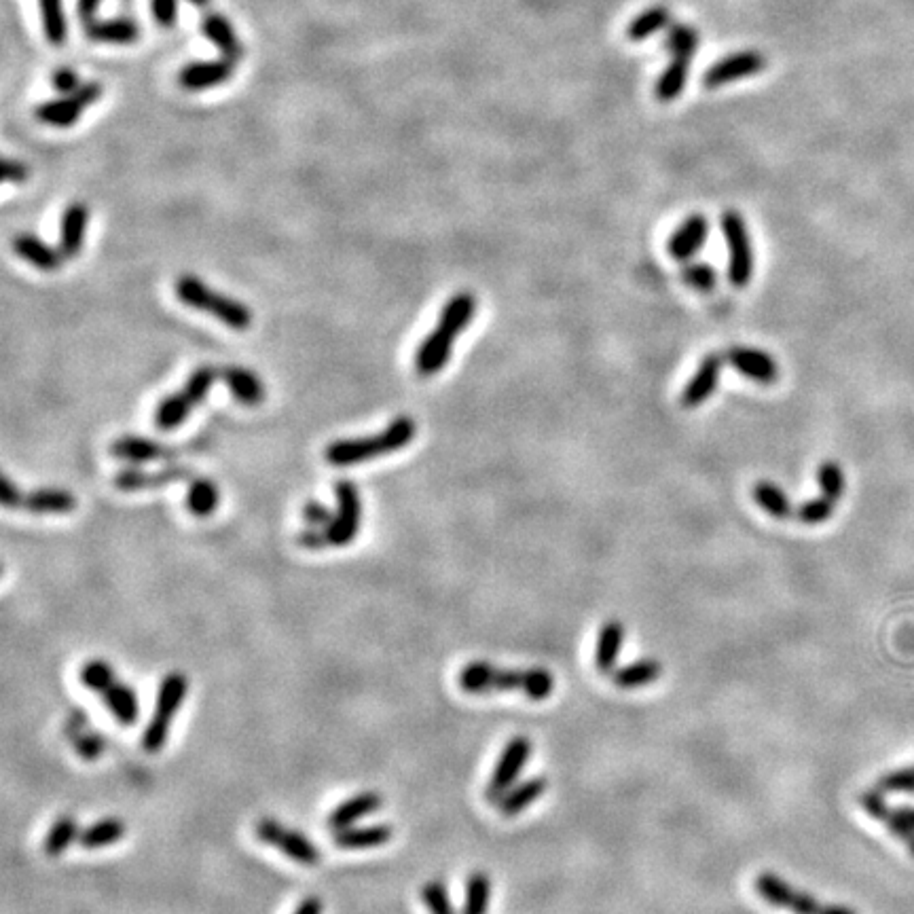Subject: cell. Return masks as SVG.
<instances>
[{
  "label": "cell",
  "mask_w": 914,
  "mask_h": 914,
  "mask_svg": "<svg viewBox=\"0 0 914 914\" xmlns=\"http://www.w3.org/2000/svg\"><path fill=\"white\" fill-rule=\"evenodd\" d=\"M98 694H100V699L106 703V707L111 709L115 720H119L123 726L136 724V720L140 716V705H138L136 692L130 686L115 678L108 682Z\"/></svg>",
  "instance_id": "29"
},
{
  "label": "cell",
  "mask_w": 914,
  "mask_h": 914,
  "mask_svg": "<svg viewBox=\"0 0 914 914\" xmlns=\"http://www.w3.org/2000/svg\"><path fill=\"white\" fill-rule=\"evenodd\" d=\"M189 3H191V5H195V7L206 9V7L210 5V0H189Z\"/></svg>",
  "instance_id": "56"
},
{
  "label": "cell",
  "mask_w": 914,
  "mask_h": 914,
  "mask_svg": "<svg viewBox=\"0 0 914 914\" xmlns=\"http://www.w3.org/2000/svg\"><path fill=\"white\" fill-rule=\"evenodd\" d=\"M151 13L161 28H172L178 17V0H151Z\"/></svg>",
  "instance_id": "48"
},
{
  "label": "cell",
  "mask_w": 914,
  "mask_h": 914,
  "mask_svg": "<svg viewBox=\"0 0 914 914\" xmlns=\"http://www.w3.org/2000/svg\"><path fill=\"white\" fill-rule=\"evenodd\" d=\"M720 373H722V358L718 354H707L703 362L699 364L697 373L690 377L686 383V388L680 396L682 405L686 409H697L701 407L705 400L714 396L718 383H720Z\"/></svg>",
  "instance_id": "19"
},
{
  "label": "cell",
  "mask_w": 914,
  "mask_h": 914,
  "mask_svg": "<svg viewBox=\"0 0 914 914\" xmlns=\"http://www.w3.org/2000/svg\"><path fill=\"white\" fill-rule=\"evenodd\" d=\"M457 684L468 694H489L502 690H519L527 699L544 701L553 694L555 680L553 673L534 667V669H500L485 661L468 663L460 675Z\"/></svg>",
  "instance_id": "2"
},
{
  "label": "cell",
  "mask_w": 914,
  "mask_h": 914,
  "mask_svg": "<svg viewBox=\"0 0 914 914\" xmlns=\"http://www.w3.org/2000/svg\"><path fill=\"white\" fill-rule=\"evenodd\" d=\"M115 678H117L115 669L108 665L104 658H91V661H87L79 671L81 684L94 692H100L108 682Z\"/></svg>",
  "instance_id": "42"
},
{
  "label": "cell",
  "mask_w": 914,
  "mask_h": 914,
  "mask_svg": "<svg viewBox=\"0 0 914 914\" xmlns=\"http://www.w3.org/2000/svg\"><path fill=\"white\" fill-rule=\"evenodd\" d=\"M834 500L826 498V496H821V498H813L809 502H804L798 510H796V519L804 525H821V523H826L828 519H832L834 515Z\"/></svg>",
  "instance_id": "45"
},
{
  "label": "cell",
  "mask_w": 914,
  "mask_h": 914,
  "mask_svg": "<svg viewBox=\"0 0 914 914\" xmlns=\"http://www.w3.org/2000/svg\"><path fill=\"white\" fill-rule=\"evenodd\" d=\"M3 178L5 182H26L28 180V166L17 159H5L3 163Z\"/></svg>",
  "instance_id": "53"
},
{
  "label": "cell",
  "mask_w": 914,
  "mask_h": 914,
  "mask_svg": "<svg viewBox=\"0 0 914 914\" xmlns=\"http://www.w3.org/2000/svg\"><path fill=\"white\" fill-rule=\"evenodd\" d=\"M102 94L104 89L100 83H83L77 91H72V94H64L62 98L39 104L34 115L45 125L66 130V127L75 125L87 108L100 100Z\"/></svg>",
  "instance_id": "9"
},
{
  "label": "cell",
  "mask_w": 914,
  "mask_h": 914,
  "mask_svg": "<svg viewBox=\"0 0 914 914\" xmlns=\"http://www.w3.org/2000/svg\"><path fill=\"white\" fill-rule=\"evenodd\" d=\"M766 68V58L758 51H739L735 56H728L714 66H709L703 75V85L707 89H718L733 81L754 77Z\"/></svg>",
  "instance_id": "13"
},
{
  "label": "cell",
  "mask_w": 914,
  "mask_h": 914,
  "mask_svg": "<svg viewBox=\"0 0 914 914\" xmlns=\"http://www.w3.org/2000/svg\"><path fill=\"white\" fill-rule=\"evenodd\" d=\"M876 790H881L883 794L914 792V766H906V769H898L883 775L879 783H876Z\"/></svg>",
  "instance_id": "47"
},
{
  "label": "cell",
  "mask_w": 914,
  "mask_h": 914,
  "mask_svg": "<svg viewBox=\"0 0 914 914\" xmlns=\"http://www.w3.org/2000/svg\"><path fill=\"white\" fill-rule=\"evenodd\" d=\"M754 889L766 904L790 910L792 914H857L849 906L819 902L815 895L792 887L783 876L773 872H760L754 881Z\"/></svg>",
  "instance_id": "6"
},
{
  "label": "cell",
  "mask_w": 914,
  "mask_h": 914,
  "mask_svg": "<svg viewBox=\"0 0 914 914\" xmlns=\"http://www.w3.org/2000/svg\"><path fill=\"white\" fill-rule=\"evenodd\" d=\"M0 500H3V506L5 508H24V500H26V493L17 487L9 477L3 479V487H0Z\"/></svg>",
  "instance_id": "51"
},
{
  "label": "cell",
  "mask_w": 914,
  "mask_h": 914,
  "mask_svg": "<svg viewBox=\"0 0 914 914\" xmlns=\"http://www.w3.org/2000/svg\"><path fill=\"white\" fill-rule=\"evenodd\" d=\"M79 834H81V830H79L75 817H70V815L58 817L51 824V828L43 840L45 855L60 857L72 845V840H79Z\"/></svg>",
  "instance_id": "36"
},
{
  "label": "cell",
  "mask_w": 914,
  "mask_h": 914,
  "mask_svg": "<svg viewBox=\"0 0 914 914\" xmlns=\"http://www.w3.org/2000/svg\"><path fill=\"white\" fill-rule=\"evenodd\" d=\"M235 72V62L218 58V60H201L191 62L178 72V85L187 91H204L231 81Z\"/></svg>",
  "instance_id": "17"
},
{
  "label": "cell",
  "mask_w": 914,
  "mask_h": 914,
  "mask_svg": "<svg viewBox=\"0 0 914 914\" xmlns=\"http://www.w3.org/2000/svg\"><path fill=\"white\" fill-rule=\"evenodd\" d=\"M41 17L47 41L56 47L64 45L68 36V24L62 0H41Z\"/></svg>",
  "instance_id": "40"
},
{
  "label": "cell",
  "mask_w": 914,
  "mask_h": 914,
  "mask_svg": "<svg viewBox=\"0 0 914 914\" xmlns=\"http://www.w3.org/2000/svg\"><path fill=\"white\" fill-rule=\"evenodd\" d=\"M417 434V426L413 417L398 415L392 419L390 426L375 434V436H362V438H345V441H335L326 447L324 457L326 462L337 468L356 466L371 462L379 455H388L394 451L405 449Z\"/></svg>",
  "instance_id": "3"
},
{
  "label": "cell",
  "mask_w": 914,
  "mask_h": 914,
  "mask_svg": "<svg viewBox=\"0 0 914 914\" xmlns=\"http://www.w3.org/2000/svg\"><path fill=\"white\" fill-rule=\"evenodd\" d=\"M111 453L117 460L130 462L134 466L161 462V460H174L176 449L170 445H163L159 441H151L144 436H121L111 445Z\"/></svg>",
  "instance_id": "18"
},
{
  "label": "cell",
  "mask_w": 914,
  "mask_h": 914,
  "mask_svg": "<svg viewBox=\"0 0 914 914\" xmlns=\"http://www.w3.org/2000/svg\"><path fill=\"white\" fill-rule=\"evenodd\" d=\"M102 5V0H77V11H79V17H81V22L87 24L91 20H96V13Z\"/></svg>",
  "instance_id": "54"
},
{
  "label": "cell",
  "mask_w": 914,
  "mask_h": 914,
  "mask_svg": "<svg viewBox=\"0 0 914 914\" xmlns=\"http://www.w3.org/2000/svg\"><path fill=\"white\" fill-rule=\"evenodd\" d=\"M394 838V828L388 824H373V826H350L337 830L333 834V843L337 849L343 851H362V849H375L390 843Z\"/></svg>",
  "instance_id": "26"
},
{
  "label": "cell",
  "mask_w": 914,
  "mask_h": 914,
  "mask_svg": "<svg viewBox=\"0 0 914 914\" xmlns=\"http://www.w3.org/2000/svg\"><path fill=\"white\" fill-rule=\"evenodd\" d=\"M335 498H337V513L333 523L324 527L328 546H347L352 544L360 534L362 523V502L360 491L352 481H339L335 485Z\"/></svg>",
  "instance_id": "10"
},
{
  "label": "cell",
  "mask_w": 914,
  "mask_h": 914,
  "mask_svg": "<svg viewBox=\"0 0 914 914\" xmlns=\"http://www.w3.org/2000/svg\"><path fill=\"white\" fill-rule=\"evenodd\" d=\"M221 379L225 381V386L229 388L231 396L246 407L261 405L267 396L265 383L261 381V377L257 373L250 369L235 367L233 364V367L221 369Z\"/></svg>",
  "instance_id": "25"
},
{
  "label": "cell",
  "mask_w": 914,
  "mask_h": 914,
  "mask_svg": "<svg viewBox=\"0 0 914 914\" xmlns=\"http://www.w3.org/2000/svg\"><path fill=\"white\" fill-rule=\"evenodd\" d=\"M726 360L733 364L743 377L756 383H764V386H771V383L779 379V364L775 362V358L769 352L756 350V347H730L726 352Z\"/></svg>",
  "instance_id": "16"
},
{
  "label": "cell",
  "mask_w": 914,
  "mask_h": 914,
  "mask_svg": "<svg viewBox=\"0 0 914 914\" xmlns=\"http://www.w3.org/2000/svg\"><path fill=\"white\" fill-rule=\"evenodd\" d=\"M699 32L686 26V24H678V26H673L667 34V41H665V47L673 53V58H684V60H690L694 53H697L699 49Z\"/></svg>",
  "instance_id": "41"
},
{
  "label": "cell",
  "mask_w": 914,
  "mask_h": 914,
  "mask_svg": "<svg viewBox=\"0 0 914 914\" xmlns=\"http://www.w3.org/2000/svg\"><path fill=\"white\" fill-rule=\"evenodd\" d=\"M381 807H383V796L379 792H360L352 798H347L345 802H341L339 807H335L331 811V815H328L326 824L333 832L350 828L356 824V821L379 811Z\"/></svg>",
  "instance_id": "24"
},
{
  "label": "cell",
  "mask_w": 914,
  "mask_h": 914,
  "mask_svg": "<svg viewBox=\"0 0 914 914\" xmlns=\"http://www.w3.org/2000/svg\"><path fill=\"white\" fill-rule=\"evenodd\" d=\"M193 470L187 466L168 464L159 470H140V468H125L115 474V487L121 491H142V489H155L163 485H172L180 481H193Z\"/></svg>",
  "instance_id": "14"
},
{
  "label": "cell",
  "mask_w": 914,
  "mask_h": 914,
  "mask_svg": "<svg viewBox=\"0 0 914 914\" xmlns=\"http://www.w3.org/2000/svg\"><path fill=\"white\" fill-rule=\"evenodd\" d=\"M625 639V625L620 620H608L601 627L597 637V650H595V667L599 673H614L618 652L623 648Z\"/></svg>",
  "instance_id": "30"
},
{
  "label": "cell",
  "mask_w": 914,
  "mask_h": 914,
  "mask_svg": "<svg viewBox=\"0 0 914 914\" xmlns=\"http://www.w3.org/2000/svg\"><path fill=\"white\" fill-rule=\"evenodd\" d=\"M254 834H257L261 843L276 847L278 851H282L290 859H295V862L301 866H316L322 857L320 849L307 836L282 826L280 821L271 819V817L261 819L259 824L254 826Z\"/></svg>",
  "instance_id": "11"
},
{
  "label": "cell",
  "mask_w": 914,
  "mask_h": 914,
  "mask_svg": "<svg viewBox=\"0 0 914 914\" xmlns=\"http://www.w3.org/2000/svg\"><path fill=\"white\" fill-rule=\"evenodd\" d=\"M663 675V665L656 661V658H642V661H635L623 669H618L612 673V682L618 688H642L652 682H656Z\"/></svg>",
  "instance_id": "32"
},
{
  "label": "cell",
  "mask_w": 914,
  "mask_h": 914,
  "mask_svg": "<svg viewBox=\"0 0 914 914\" xmlns=\"http://www.w3.org/2000/svg\"><path fill=\"white\" fill-rule=\"evenodd\" d=\"M682 278L690 288L699 290V292H714V288L718 284L716 269L705 263L686 265L682 271Z\"/></svg>",
  "instance_id": "46"
},
{
  "label": "cell",
  "mask_w": 914,
  "mask_h": 914,
  "mask_svg": "<svg viewBox=\"0 0 914 914\" xmlns=\"http://www.w3.org/2000/svg\"><path fill=\"white\" fill-rule=\"evenodd\" d=\"M419 895H422V900L424 904L428 906L430 914H455V908L449 900V891H447V885L443 881H428L422 891H419Z\"/></svg>",
  "instance_id": "44"
},
{
  "label": "cell",
  "mask_w": 914,
  "mask_h": 914,
  "mask_svg": "<svg viewBox=\"0 0 914 914\" xmlns=\"http://www.w3.org/2000/svg\"><path fill=\"white\" fill-rule=\"evenodd\" d=\"M322 912H324V902L318 898V895H309V898L299 902V906L292 914H322Z\"/></svg>",
  "instance_id": "55"
},
{
  "label": "cell",
  "mask_w": 914,
  "mask_h": 914,
  "mask_svg": "<svg viewBox=\"0 0 914 914\" xmlns=\"http://www.w3.org/2000/svg\"><path fill=\"white\" fill-rule=\"evenodd\" d=\"M189 692V680L185 673L172 671L159 684L157 692V705H155V714L151 722L146 724L144 735H142V749L149 754H157L163 749L170 735V726L174 722V716L178 707L185 701Z\"/></svg>",
  "instance_id": "7"
},
{
  "label": "cell",
  "mask_w": 914,
  "mask_h": 914,
  "mask_svg": "<svg viewBox=\"0 0 914 914\" xmlns=\"http://www.w3.org/2000/svg\"><path fill=\"white\" fill-rule=\"evenodd\" d=\"M297 542L305 548H309V551H322V548L328 546V538H326V532L322 527H309L305 529V532H301L297 536Z\"/></svg>",
  "instance_id": "52"
},
{
  "label": "cell",
  "mask_w": 914,
  "mask_h": 914,
  "mask_svg": "<svg viewBox=\"0 0 914 914\" xmlns=\"http://www.w3.org/2000/svg\"><path fill=\"white\" fill-rule=\"evenodd\" d=\"M883 796L885 794L881 790H870V792H864L862 796H859V804H862V809L872 819L883 821V824L887 826V830L895 838H900L902 843L906 845V849L910 851V855L914 857V826L904 817L902 809H891Z\"/></svg>",
  "instance_id": "15"
},
{
  "label": "cell",
  "mask_w": 914,
  "mask_h": 914,
  "mask_svg": "<svg viewBox=\"0 0 914 914\" xmlns=\"http://www.w3.org/2000/svg\"><path fill=\"white\" fill-rule=\"evenodd\" d=\"M548 790V779L546 777H529L523 783L515 785L500 802L498 807L504 817H517L521 811H525Z\"/></svg>",
  "instance_id": "31"
},
{
  "label": "cell",
  "mask_w": 914,
  "mask_h": 914,
  "mask_svg": "<svg viewBox=\"0 0 914 914\" xmlns=\"http://www.w3.org/2000/svg\"><path fill=\"white\" fill-rule=\"evenodd\" d=\"M709 235V223L703 214H690L669 237V257L673 261H688L697 254Z\"/></svg>",
  "instance_id": "20"
},
{
  "label": "cell",
  "mask_w": 914,
  "mask_h": 914,
  "mask_svg": "<svg viewBox=\"0 0 914 914\" xmlns=\"http://www.w3.org/2000/svg\"><path fill=\"white\" fill-rule=\"evenodd\" d=\"M85 26L87 39L104 45H132L138 41L140 28L127 17H113V20H91Z\"/></svg>",
  "instance_id": "27"
},
{
  "label": "cell",
  "mask_w": 914,
  "mask_h": 914,
  "mask_svg": "<svg viewBox=\"0 0 914 914\" xmlns=\"http://www.w3.org/2000/svg\"><path fill=\"white\" fill-rule=\"evenodd\" d=\"M754 500L756 504L775 519H788L792 515L790 498L785 496L783 489L771 481H760L754 487Z\"/></svg>",
  "instance_id": "37"
},
{
  "label": "cell",
  "mask_w": 914,
  "mask_h": 914,
  "mask_svg": "<svg viewBox=\"0 0 914 914\" xmlns=\"http://www.w3.org/2000/svg\"><path fill=\"white\" fill-rule=\"evenodd\" d=\"M491 900V879L485 872H472L466 881L462 914H487Z\"/></svg>",
  "instance_id": "39"
},
{
  "label": "cell",
  "mask_w": 914,
  "mask_h": 914,
  "mask_svg": "<svg viewBox=\"0 0 914 914\" xmlns=\"http://www.w3.org/2000/svg\"><path fill=\"white\" fill-rule=\"evenodd\" d=\"M688 62L684 58H673V62L665 68V72L658 77L654 85V96L658 102H673L682 96V91L688 81Z\"/></svg>",
  "instance_id": "35"
},
{
  "label": "cell",
  "mask_w": 914,
  "mask_h": 914,
  "mask_svg": "<svg viewBox=\"0 0 914 914\" xmlns=\"http://www.w3.org/2000/svg\"><path fill=\"white\" fill-rule=\"evenodd\" d=\"M218 502H221V493H218V487L214 481L204 479V477L191 481L185 504L193 517H199V519L212 517L218 508Z\"/></svg>",
  "instance_id": "33"
},
{
  "label": "cell",
  "mask_w": 914,
  "mask_h": 914,
  "mask_svg": "<svg viewBox=\"0 0 914 914\" xmlns=\"http://www.w3.org/2000/svg\"><path fill=\"white\" fill-rule=\"evenodd\" d=\"M125 821L117 817H104L96 824L87 826L79 834V843L85 849H102L108 845H115L125 836Z\"/></svg>",
  "instance_id": "34"
},
{
  "label": "cell",
  "mask_w": 914,
  "mask_h": 914,
  "mask_svg": "<svg viewBox=\"0 0 914 914\" xmlns=\"http://www.w3.org/2000/svg\"><path fill=\"white\" fill-rule=\"evenodd\" d=\"M51 85L56 87L60 94H72V91H77L83 83L79 81V75L75 70H70V68H60L53 72V77H51Z\"/></svg>",
  "instance_id": "50"
},
{
  "label": "cell",
  "mask_w": 914,
  "mask_h": 914,
  "mask_svg": "<svg viewBox=\"0 0 914 914\" xmlns=\"http://www.w3.org/2000/svg\"><path fill=\"white\" fill-rule=\"evenodd\" d=\"M89 225V208L83 204V201H75L70 204L64 214H62V223H60V250L66 259H77L83 244H85V233Z\"/></svg>",
  "instance_id": "22"
},
{
  "label": "cell",
  "mask_w": 914,
  "mask_h": 914,
  "mask_svg": "<svg viewBox=\"0 0 914 914\" xmlns=\"http://www.w3.org/2000/svg\"><path fill=\"white\" fill-rule=\"evenodd\" d=\"M174 290L178 301L197 309V312L214 316L225 326L233 328V331H248L252 326V312L242 301L227 297L223 292H216L197 276H189V273L180 276Z\"/></svg>",
  "instance_id": "4"
},
{
  "label": "cell",
  "mask_w": 914,
  "mask_h": 914,
  "mask_svg": "<svg viewBox=\"0 0 914 914\" xmlns=\"http://www.w3.org/2000/svg\"><path fill=\"white\" fill-rule=\"evenodd\" d=\"M669 17L671 15L665 7H652L644 13H639L627 28V39L633 43H642V41L650 39V36L656 34L658 30L667 28Z\"/></svg>",
  "instance_id": "38"
},
{
  "label": "cell",
  "mask_w": 914,
  "mask_h": 914,
  "mask_svg": "<svg viewBox=\"0 0 914 914\" xmlns=\"http://www.w3.org/2000/svg\"><path fill=\"white\" fill-rule=\"evenodd\" d=\"M817 483L824 491V496L830 500H840L845 493V474L836 462H824L817 470Z\"/></svg>",
  "instance_id": "43"
},
{
  "label": "cell",
  "mask_w": 914,
  "mask_h": 914,
  "mask_svg": "<svg viewBox=\"0 0 914 914\" xmlns=\"http://www.w3.org/2000/svg\"><path fill=\"white\" fill-rule=\"evenodd\" d=\"M13 250L20 259L30 263L32 267L41 269V271H58L64 263V254L60 248H53L45 244L41 237H36L32 233H20L13 237Z\"/></svg>",
  "instance_id": "23"
},
{
  "label": "cell",
  "mask_w": 914,
  "mask_h": 914,
  "mask_svg": "<svg viewBox=\"0 0 914 914\" xmlns=\"http://www.w3.org/2000/svg\"><path fill=\"white\" fill-rule=\"evenodd\" d=\"M474 314H477V297L472 292H457L445 303L436 328L419 343L415 352V371L419 375L432 377L447 367L455 339L470 326Z\"/></svg>",
  "instance_id": "1"
},
{
  "label": "cell",
  "mask_w": 914,
  "mask_h": 914,
  "mask_svg": "<svg viewBox=\"0 0 914 914\" xmlns=\"http://www.w3.org/2000/svg\"><path fill=\"white\" fill-rule=\"evenodd\" d=\"M77 508V498L60 487H41L26 493L24 510L34 515H68Z\"/></svg>",
  "instance_id": "28"
},
{
  "label": "cell",
  "mask_w": 914,
  "mask_h": 914,
  "mask_svg": "<svg viewBox=\"0 0 914 914\" xmlns=\"http://www.w3.org/2000/svg\"><path fill=\"white\" fill-rule=\"evenodd\" d=\"M201 32H204L206 39L221 51V58L237 62L244 56V47L240 36H237L233 24L227 20L223 13H206L204 20H201Z\"/></svg>",
  "instance_id": "21"
},
{
  "label": "cell",
  "mask_w": 914,
  "mask_h": 914,
  "mask_svg": "<svg viewBox=\"0 0 914 914\" xmlns=\"http://www.w3.org/2000/svg\"><path fill=\"white\" fill-rule=\"evenodd\" d=\"M303 519H305L309 525H312V527H322V529H324V527H328V525L333 523L335 515H333L331 510H328L324 504L312 500V502H307V504L303 506Z\"/></svg>",
  "instance_id": "49"
},
{
  "label": "cell",
  "mask_w": 914,
  "mask_h": 914,
  "mask_svg": "<svg viewBox=\"0 0 914 914\" xmlns=\"http://www.w3.org/2000/svg\"><path fill=\"white\" fill-rule=\"evenodd\" d=\"M532 756V741L527 737H513L510 739L496 764V769L491 773V779L485 788V796L489 802H500L510 790L515 788V781L519 773L525 769V764Z\"/></svg>",
  "instance_id": "12"
},
{
  "label": "cell",
  "mask_w": 914,
  "mask_h": 914,
  "mask_svg": "<svg viewBox=\"0 0 914 914\" xmlns=\"http://www.w3.org/2000/svg\"><path fill=\"white\" fill-rule=\"evenodd\" d=\"M221 377V371H216L212 367H199L191 373L185 386H182L176 394H170L163 398L157 409H155V426L161 432H172L180 428L187 422V417L191 411L204 402L206 396L210 394L214 381Z\"/></svg>",
  "instance_id": "5"
},
{
  "label": "cell",
  "mask_w": 914,
  "mask_h": 914,
  "mask_svg": "<svg viewBox=\"0 0 914 914\" xmlns=\"http://www.w3.org/2000/svg\"><path fill=\"white\" fill-rule=\"evenodd\" d=\"M722 233L728 246V280L737 288H745L752 282L754 276V246L749 240V229L745 225V218L728 210L722 214Z\"/></svg>",
  "instance_id": "8"
}]
</instances>
